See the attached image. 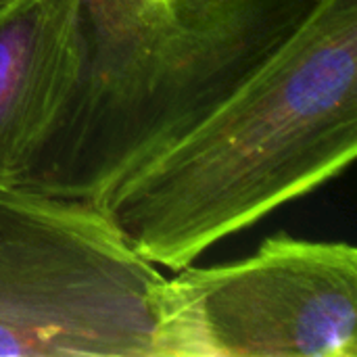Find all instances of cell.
Masks as SVG:
<instances>
[{
    "instance_id": "1",
    "label": "cell",
    "mask_w": 357,
    "mask_h": 357,
    "mask_svg": "<svg viewBox=\"0 0 357 357\" xmlns=\"http://www.w3.org/2000/svg\"><path fill=\"white\" fill-rule=\"evenodd\" d=\"M356 155L357 0H316L207 115L96 207L146 261L178 272Z\"/></svg>"
},
{
    "instance_id": "2",
    "label": "cell",
    "mask_w": 357,
    "mask_h": 357,
    "mask_svg": "<svg viewBox=\"0 0 357 357\" xmlns=\"http://www.w3.org/2000/svg\"><path fill=\"white\" fill-rule=\"evenodd\" d=\"M163 280L94 203L0 186V356L155 357Z\"/></svg>"
},
{
    "instance_id": "3",
    "label": "cell",
    "mask_w": 357,
    "mask_h": 357,
    "mask_svg": "<svg viewBox=\"0 0 357 357\" xmlns=\"http://www.w3.org/2000/svg\"><path fill=\"white\" fill-rule=\"evenodd\" d=\"M155 357H357V251L276 234L232 264L178 270L155 305Z\"/></svg>"
},
{
    "instance_id": "4",
    "label": "cell",
    "mask_w": 357,
    "mask_h": 357,
    "mask_svg": "<svg viewBox=\"0 0 357 357\" xmlns=\"http://www.w3.org/2000/svg\"><path fill=\"white\" fill-rule=\"evenodd\" d=\"M84 71V0L0 2V186L25 182Z\"/></svg>"
},
{
    "instance_id": "5",
    "label": "cell",
    "mask_w": 357,
    "mask_h": 357,
    "mask_svg": "<svg viewBox=\"0 0 357 357\" xmlns=\"http://www.w3.org/2000/svg\"><path fill=\"white\" fill-rule=\"evenodd\" d=\"M151 0H84L86 21L96 31H117L132 23Z\"/></svg>"
},
{
    "instance_id": "6",
    "label": "cell",
    "mask_w": 357,
    "mask_h": 357,
    "mask_svg": "<svg viewBox=\"0 0 357 357\" xmlns=\"http://www.w3.org/2000/svg\"><path fill=\"white\" fill-rule=\"evenodd\" d=\"M0 2H4V0H0Z\"/></svg>"
}]
</instances>
